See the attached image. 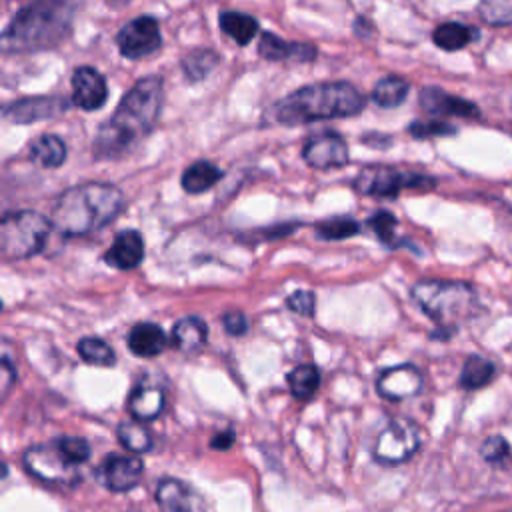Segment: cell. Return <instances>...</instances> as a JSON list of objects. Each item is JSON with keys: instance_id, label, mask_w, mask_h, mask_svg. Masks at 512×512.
Masks as SVG:
<instances>
[{"instance_id": "6da1fadb", "label": "cell", "mask_w": 512, "mask_h": 512, "mask_svg": "<svg viewBox=\"0 0 512 512\" xmlns=\"http://www.w3.org/2000/svg\"><path fill=\"white\" fill-rule=\"evenodd\" d=\"M162 110V78H140L118 102L108 122L94 138V156L118 158L144 138L156 124Z\"/></svg>"}, {"instance_id": "7a4b0ae2", "label": "cell", "mask_w": 512, "mask_h": 512, "mask_svg": "<svg viewBox=\"0 0 512 512\" xmlns=\"http://www.w3.org/2000/svg\"><path fill=\"white\" fill-rule=\"evenodd\" d=\"M364 106V96L350 82H314L278 100L270 108V118L276 124L300 126L318 120L356 116Z\"/></svg>"}, {"instance_id": "3957f363", "label": "cell", "mask_w": 512, "mask_h": 512, "mask_svg": "<svg viewBox=\"0 0 512 512\" xmlns=\"http://www.w3.org/2000/svg\"><path fill=\"white\" fill-rule=\"evenodd\" d=\"M120 188L108 182H82L64 190L52 208V228L64 236H86L110 224L122 210Z\"/></svg>"}, {"instance_id": "277c9868", "label": "cell", "mask_w": 512, "mask_h": 512, "mask_svg": "<svg viewBox=\"0 0 512 512\" xmlns=\"http://www.w3.org/2000/svg\"><path fill=\"white\" fill-rule=\"evenodd\" d=\"M76 4L34 2L20 8L2 32L4 52H30L56 46L70 30Z\"/></svg>"}, {"instance_id": "5b68a950", "label": "cell", "mask_w": 512, "mask_h": 512, "mask_svg": "<svg viewBox=\"0 0 512 512\" xmlns=\"http://www.w3.org/2000/svg\"><path fill=\"white\" fill-rule=\"evenodd\" d=\"M412 298L418 308L438 324L432 338H438V334L450 338L458 324L474 316L478 306L474 286L462 280H420L412 286Z\"/></svg>"}, {"instance_id": "8992f818", "label": "cell", "mask_w": 512, "mask_h": 512, "mask_svg": "<svg viewBox=\"0 0 512 512\" xmlns=\"http://www.w3.org/2000/svg\"><path fill=\"white\" fill-rule=\"evenodd\" d=\"M52 220L34 210L6 212L0 222V252L6 260L38 254L48 240Z\"/></svg>"}, {"instance_id": "52a82bcc", "label": "cell", "mask_w": 512, "mask_h": 512, "mask_svg": "<svg viewBox=\"0 0 512 512\" xmlns=\"http://www.w3.org/2000/svg\"><path fill=\"white\" fill-rule=\"evenodd\" d=\"M354 190L364 196H386L392 198L400 190H432L436 180L426 174L402 172L390 166H368L352 182Z\"/></svg>"}, {"instance_id": "ba28073f", "label": "cell", "mask_w": 512, "mask_h": 512, "mask_svg": "<svg viewBox=\"0 0 512 512\" xmlns=\"http://www.w3.org/2000/svg\"><path fill=\"white\" fill-rule=\"evenodd\" d=\"M24 468L38 480L54 486H74L80 482L78 464H74L56 442L30 446L22 456Z\"/></svg>"}, {"instance_id": "9c48e42d", "label": "cell", "mask_w": 512, "mask_h": 512, "mask_svg": "<svg viewBox=\"0 0 512 512\" xmlns=\"http://www.w3.org/2000/svg\"><path fill=\"white\" fill-rule=\"evenodd\" d=\"M420 448V430L408 418H392L376 436L372 454L380 464H400Z\"/></svg>"}, {"instance_id": "30bf717a", "label": "cell", "mask_w": 512, "mask_h": 512, "mask_svg": "<svg viewBox=\"0 0 512 512\" xmlns=\"http://www.w3.org/2000/svg\"><path fill=\"white\" fill-rule=\"evenodd\" d=\"M116 46L128 60H140L162 46V34L154 16L142 14L126 22L116 34Z\"/></svg>"}, {"instance_id": "8fae6325", "label": "cell", "mask_w": 512, "mask_h": 512, "mask_svg": "<svg viewBox=\"0 0 512 512\" xmlns=\"http://www.w3.org/2000/svg\"><path fill=\"white\" fill-rule=\"evenodd\" d=\"M302 158L318 170L338 168L348 162V146L338 132H316L304 140Z\"/></svg>"}, {"instance_id": "7c38bea8", "label": "cell", "mask_w": 512, "mask_h": 512, "mask_svg": "<svg viewBox=\"0 0 512 512\" xmlns=\"http://www.w3.org/2000/svg\"><path fill=\"white\" fill-rule=\"evenodd\" d=\"M144 462L138 456L108 454L96 468V480L112 492H128L140 484Z\"/></svg>"}, {"instance_id": "4fadbf2b", "label": "cell", "mask_w": 512, "mask_h": 512, "mask_svg": "<svg viewBox=\"0 0 512 512\" xmlns=\"http://www.w3.org/2000/svg\"><path fill=\"white\" fill-rule=\"evenodd\" d=\"M424 378L414 364H396L380 372L376 380V390L382 398L398 402L416 396L422 390Z\"/></svg>"}, {"instance_id": "5bb4252c", "label": "cell", "mask_w": 512, "mask_h": 512, "mask_svg": "<svg viewBox=\"0 0 512 512\" xmlns=\"http://www.w3.org/2000/svg\"><path fill=\"white\" fill-rule=\"evenodd\" d=\"M156 500L164 512H208L204 496L178 478H164L156 486Z\"/></svg>"}, {"instance_id": "9a60e30c", "label": "cell", "mask_w": 512, "mask_h": 512, "mask_svg": "<svg viewBox=\"0 0 512 512\" xmlns=\"http://www.w3.org/2000/svg\"><path fill=\"white\" fill-rule=\"evenodd\" d=\"M108 98V86L104 76L92 66H80L72 72V102L86 110H98Z\"/></svg>"}, {"instance_id": "2e32d148", "label": "cell", "mask_w": 512, "mask_h": 512, "mask_svg": "<svg viewBox=\"0 0 512 512\" xmlns=\"http://www.w3.org/2000/svg\"><path fill=\"white\" fill-rule=\"evenodd\" d=\"M68 108L62 96H26L14 100L4 108V116L16 124H30L44 118H52Z\"/></svg>"}, {"instance_id": "e0dca14e", "label": "cell", "mask_w": 512, "mask_h": 512, "mask_svg": "<svg viewBox=\"0 0 512 512\" xmlns=\"http://www.w3.org/2000/svg\"><path fill=\"white\" fill-rule=\"evenodd\" d=\"M420 106L434 116H464V118H472L478 116L480 110L474 102L448 94L436 86H426L420 90Z\"/></svg>"}, {"instance_id": "ac0fdd59", "label": "cell", "mask_w": 512, "mask_h": 512, "mask_svg": "<svg viewBox=\"0 0 512 512\" xmlns=\"http://www.w3.org/2000/svg\"><path fill=\"white\" fill-rule=\"evenodd\" d=\"M144 260V240L138 230H122L104 252V262L116 270H134Z\"/></svg>"}, {"instance_id": "d6986e66", "label": "cell", "mask_w": 512, "mask_h": 512, "mask_svg": "<svg viewBox=\"0 0 512 512\" xmlns=\"http://www.w3.org/2000/svg\"><path fill=\"white\" fill-rule=\"evenodd\" d=\"M258 54L264 60L280 62V60H294V62H310L316 58V48L310 44L300 42H286L274 32H262L258 42Z\"/></svg>"}, {"instance_id": "ffe728a7", "label": "cell", "mask_w": 512, "mask_h": 512, "mask_svg": "<svg viewBox=\"0 0 512 512\" xmlns=\"http://www.w3.org/2000/svg\"><path fill=\"white\" fill-rule=\"evenodd\" d=\"M126 344L138 358H154L166 348V334L154 322H138L130 328Z\"/></svg>"}, {"instance_id": "44dd1931", "label": "cell", "mask_w": 512, "mask_h": 512, "mask_svg": "<svg viewBox=\"0 0 512 512\" xmlns=\"http://www.w3.org/2000/svg\"><path fill=\"white\" fill-rule=\"evenodd\" d=\"M164 402H166V398H164V390L160 386L138 384L130 392L126 406H128V412L134 416V420L148 422L162 414Z\"/></svg>"}, {"instance_id": "7402d4cb", "label": "cell", "mask_w": 512, "mask_h": 512, "mask_svg": "<svg viewBox=\"0 0 512 512\" xmlns=\"http://www.w3.org/2000/svg\"><path fill=\"white\" fill-rule=\"evenodd\" d=\"M208 340V326L198 316H186L172 326V346L178 352L194 354Z\"/></svg>"}, {"instance_id": "603a6c76", "label": "cell", "mask_w": 512, "mask_h": 512, "mask_svg": "<svg viewBox=\"0 0 512 512\" xmlns=\"http://www.w3.org/2000/svg\"><path fill=\"white\" fill-rule=\"evenodd\" d=\"M498 374V368L492 360L480 356V354H472L464 360V366L460 370V386L466 390H478L488 386Z\"/></svg>"}, {"instance_id": "cb8c5ba5", "label": "cell", "mask_w": 512, "mask_h": 512, "mask_svg": "<svg viewBox=\"0 0 512 512\" xmlns=\"http://www.w3.org/2000/svg\"><path fill=\"white\" fill-rule=\"evenodd\" d=\"M478 30L468 26V24H462V22H442L434 28L432 32V40L438 48L446 50V52H454V50H460L464 46H468L472 40H476V34Z\"/></svg>"}, {"instance_id": "d4e9b609", "label": "cell", "mask_w": 512, "mask_h": 512, "mask_svg": "<svg viewBox=\"0 0 512 512\" xmlns=\"http://www.w3.org/2000/svg\"><path fill=\"white\" fill-rule=\"evenodd\" d=\"M220 178L222 170L216 164H212L210 160H198L182 172L180 184L188 194H202L212 188Z\"/></svg>"}, {"instance_id": "484cf974", "label": "cell", "mask_w": 512, "mask_h": 512, "mask_svg": "<svg viewBox=\"0 0 512 512\" xmlns=\"http://www.w3.org/2000/svg\"><path fill=\"white\" fill-rule=\"evenodd\" d=\"M30 158L42 168H58L66 160V144L56 134H42L32 140Z\"/></svg>"}, {"instance_id": "4316f807", "label": "cell", "mask_w": 512, "mask_h": 512, "mask_svg": "<svg viewBox=\"0 0 512 512\" xmlns=\"http://www.w3.org/2000/svg\"><path fill=\"white\" fill-rule=\"evenodd\" d=\"M218 22H220L222 32L240 46L250 44L258 32V20L244 12H234V10L220 12Z\"/></svg>"}, {"instance_id": "83f0119b", "label": "cell", "mask_w": 512, "mask_h": 512, "mask_svg": "<svg viewBox=\"0 0 512 512\" xmlns=\"http://www.w3.org/2000/svg\"><path fill=\"white\" fill-rule=\"evenodd\" d=\"M218 54L210 48H194L182 56L180 68L184 76L190 82H200L204 80L216 66H218Z\"/></svg>"}, {"instance_id": "f1b7e54d", "label": "cell", "mask_w": 512, "mask_h": 512, "mask_svg": "<svg viewBox=\"0 0 512 512\" xmlns=\"http://www.w3.org/2000/svg\"><path fill=\"white\" fill-rule=\"evenodd\" d=\"M408 82L402 76H384L372 88V100L380 108H396L408 96Z\"/></svg>"}, {"instance_id": "f546056e", "label": "cell", "mask_w": 512, "mask_h": 512, "mask_svg": "<svg viewBox=\"0 0 512 512\" xmlns=\"http://www.w3.org/2000/svg\"><path fill=\"white\" fill-rule=\"evenodd\" d=\"M286 382L294 398L308 400L320 386V372L314 364H300L288 372Z\"/></svg>"}, {"instance_id": "4dcf8cb0", "label": "cell", "mask_w": 512, "mask_h": 512, "mask_svg": "<svg viewBox=\"0 0 512 512\" xmlns=\"http://www.w3.org/2000/svg\"><path fill=\"white\" fill-rule=\"evenodd\" d=\"M116 436H118L120 444L134 454H144L152 448V434L138 420L120 422L116 428Z\"/></svg>"}, {"instance_id": "1f68e13d", "label": "cell", "mask_w": 512, "mask_h": 512, "mask_svg": "<svg viewBox=\"0 0 512 512\" xmlns=\"http://www.w3.org/2000/svg\"><path fill=\"white\" fill-rule=\"evenodd\" d=\"M76 350L80 354V358L88 364H94V366H104V368H110L114 366L116 362V354L114 350L102 340V338H96V336H86L82 338L78 344H76Z\"/></svg>"}, {"instance_id": "d6a6232c", "label": "cell", "mask_w": 512, "mask_h": 512, "mask_svg": "<svg viewBox=\"0 0 512 512\" xmlns=\"http://www.w3.org/2000/svg\"><path fill=\"white\" fill-rule=\"evenodd\" d=\"M314 230L322 240H344V238H350V236L358 234L360 224L354 218L336 216V218L316 222Z\"/></svg>"}, {"instance_id": "836d02e7", "label": "cell", "mask_w": 512, "mask_h": 512, "mask_svg": "<svg viewBox=\"0 0 512 512\" xmlns=\"http://www.w3.org/2000/svg\"><path fill=\"white\" fill-rule=\"evenodd\" d=\"M478 14L490 26H508V24H512V0L480 2Z\"/></svg>"}, {"instance_id": "e575fe53", "label": "cell", "mask_w": 512, "mask_h": 512, "mask_svg": "<svg viewBox=\"0 0 512 512\" xmlns=\"http://www.w3.org/2000/svg\"><path fill=\"white\" fill-rule=\"evenodd\" d=\"M368 228L378 236V240L382 244H388V246H394V240H396V216L388 210H378L374 212L368 220H366Z\"/></svg>"}, {"instance_id": "d590c367", "label": "cell", "mask_w": 512, "mask_h": 512, "mask_svg": "<svg viewBox=\"0 0 512 512\" xmlns=\"http://www.w3.org/2000/svg\"><path fill=\"white\" fill-rule=\"evenodd\" d=\"M54 442L74 464H82L90 458V444L80 436H60Z\"/></svg>"}, {"instance_id": "8d00e7d4", "label": "cell", "mask_w": 512, "mask_h": 512, "mask_svg": "<svg viewBox=\"0 0 512 512\" xmlns=\"http://www.w3.org/2000/svg\"><path fill=\"white\" fill-rule=\"evenodd\" d=\"M408 132L414 136V138H430V136H448V134H454L456 128L446 124V122H440V120H416L408 126Z\"/></svg>"}, {"instance_id": "74e56055", "label": "cell", "mask_w": 512, "mask_h": 512, "mask_svg": "<svg viewBox=\"0 0 512 512\" xmlns=\"http://www.w3.org/2000/svg\"><path fill=\"white\" fill-rule=\"evenodd\" d=\"M508 454H510V446L502 436H488L480 446V456L490 464H498L506 460Z\"/></svg>"}, {"instance_id": "f35d334b", "label": "cell", "mask_w": 512, "mask_h": 512, "mask_svg": "<svg viewBox=\"0 0 512 512\" xmlns=\"http://www.w3.org/2000/svg\"><path fill=\"white\" fill-rule=\"evenodd\" d=\"M286 306L300 316H312L314 314V292L296 290L286 298Z\"/></svg>"}, {"instance_id": "ab89813d", "label": "cell", "mask_w": 512, "mask_h": 512, "mask_svg": "<svg viewBox=\"0 0 512 512\" xmlns=\"http://www.w3.org/2000/svg\"><path fill=\"white\" fill-rule=\"evenodd\" d=\"M222 328L230 334V336H242L248 332V320L242 312L238 310H230L222 316Z\"/></svg>"}, {"instance_id": "60d3db41", "label": "cell", "mask_w": 512, "mask_h": 512, "mask_svg": "<svg viewBox=\"0 0 512 512\" xmlns=\"http://www.w3.org/2000/svg\"><path fill=\"white\" fill-rule=\"evenodd\" d=\"M16 380V368L8 356V352L2 354V394L6 396V392L10 390V386Z\"/></svg>"}, {"instance_id": "b9f144b4", "label": "cell", "mask_w": 512, "mask_h": 512, "mask_svg": "<svg viewBox=\"0 0 512 512\" xmlns=\"http://www.w3.org/2000/svg\"><path fill=\"white\" fill-rule=\"evenodd\" d=\"M234 440H236V436H234L232 430H222V432H218V434L212 436L210 446H212L214 450H228V448L234 444Z\"/></svg>"}]
</instances>
